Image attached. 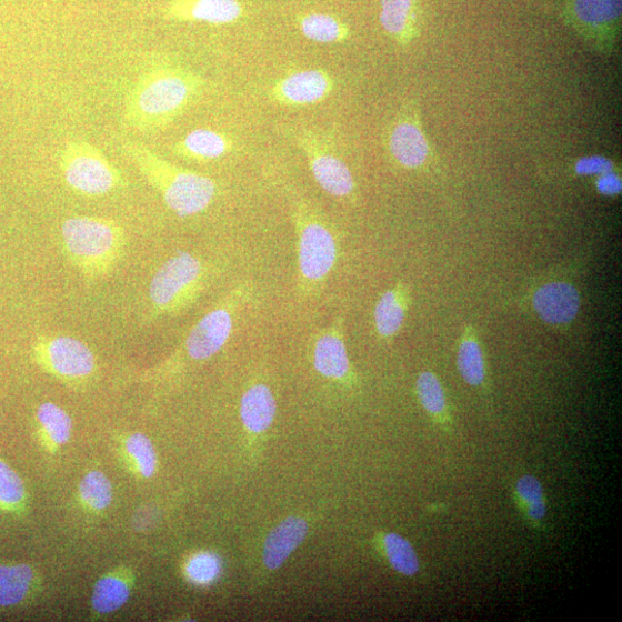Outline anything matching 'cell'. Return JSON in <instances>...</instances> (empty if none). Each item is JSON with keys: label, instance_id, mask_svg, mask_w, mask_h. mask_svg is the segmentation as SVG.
<instances>
[{"label": "cell", "instance_id": "cell-7", "mask_svg": "<svg viewBox=\"0 0 622 622\" xmlns=\"http://www.w3.org/2000/svg\"><path fill=\"white\" fill-rule=\"evenodd\" d=\"M36 361L60 379L84 380L97 369V358L78 338L43 334L31 348Z\"/></svg>", "mask_w": 622, "mask_h": 622}, {"label": "cell", "instance_id": "cell-23", "mask_svg": "<svg viewBox=\"0 0 622 622\" xmlns=\"http://www.w3.org/2000/svg\"><path fill=\"white\" fill-rule=\"evenodd\" d=\"M417 392L423 409L431 417L441 422L449 420L445 391L435 373L421 372L417 381Z\"/></svg>", "mask_w": 622, "mask_h": 622}, {"label": "cell", "instance_id": "cell-9", "mask_svg": "<svg viewBox=\"0 0 622 622\" xmlns=\"http://www.w3.org/2000/svg\"><path fill=\"white\" fill-rule=\"evenodd\" d=\"M298 142L321 189L332 198L351 199L355 181L347 163L311 134H300Z\"/></svg>", "mask_w": 622, "mask_h": 622}, {"label": "cell", "instance_id": "cell-29", "mask_svg": "<svg viewBox=\"0 0 622 622\" xmlns=\"http://www.w3.org/2000/svg\"><path fill=\"white\" fill-rule=\"evenodd\" d=\"M24 485L6 462L0 461V505L13 508L24 500Z\"/></svg>", "mask_w": 622, "mask_h": 622}, {"label": "cell", "instance_id": "cell-6", "mask_svg": "<svg viewBox=\"0 0 622 622\" xmlns=\"http://www.w3.org/2000/svg\"><path fill=\"white\" fill-rule=\"evenodd\" d=\"M59 164L70 189L83 197H106L127 185L102 150L84 140L69 141L60 151Z\"/></svg>", "mask_w": 622, "mask_h": 622}, {"label": "cell", "instance_id": "cell-16", "mask_svg": "<svg viewBox=\"0 0 622 622\" xmlns=\"http://www.w3.org/2000/svg\"><path fill=\"white\" fill-rule=\"evenodd\" d=\"M308 533L307 522L297 516H291L277 525L264 543L263 560L265 566L278 570L287 559L302 544Z\"/></svg>", "mask_w": 622, "mask_h": 622}, {"label": "cell", "instance_id": "cell-26", "mask_svg": "<svg viewBox=\"0 0 622 622\" xmlns=\"http://www.w3.org/2000/svg\"><path fill=\"white\" fill-rule=\"evenodd\" d=\"M37 418L49 438L59 445L67 444L71 439L72 420L70 415L57 407L56 403H42L38 410Z\"/></svg>", "mask_w": 622, "mask_h": 622}, {"label": "cell", "instance_id": "cell-12", "mask_svg": "<svg viewBox=\"0 0 622 622\" xmlns=\"http://www.w3.org/2000/svg\"><path fill=\"white\" fill-rule=\"evenodd\" d=\"M533 307L540 319L546 324L569 325L580 313V292L571 283L550 282L535 290Z\"/></svg>", "mask_w": 622, "mask_h": 622}, {"label": "cell", "instance_id": "cell-13", "mask_svg": "<svg viewBox=\"0 0 622 622\" xmlns=\"http://www.w3.org/2000/svg\"><path fill=\"white\" fill-rule=\"evenodd\" d=\"M165 16L174 21L228 24L243 16L238 0H173Z\"/></svg>", "mask_w": 622, "mask_h": 622}, {"label": "cell", "instance_id": "cell-28", "mask_svg": "<svg viewBox=\"0 0 622 622\" xmlns=\"http://www.w3.org/2000/svg\"><path fill=\"white\" fill-rule=\"evenodd\" d=\"M127 449L138 464L141 475L146 479L151 478L158 464V455L147 435L134 433L128 440Z\"/></svg>", "mask_w": 622, "mask_h": 622}, {"label": "cell", "instance_id": "cell-33", "mask_svg": "<svg viewBox=\"0 0 622 622\" xmlns=\"http://www.w3.org/2000/svg\"><path fill=\"white\" fill-rule=\"evenodd\" d=\"M598 191L605 197H616L621 193L622 181L620 175L615 172L604 173L599 175L596 181Z\"/></svg>", "mask_w": 622, "mask_h": 622}, {"label": "cell", "instance_id": "cell-32", "mask_svg": "<svg viewBox=\"0 0 622 622\" xmlns=\"http://www.w3.org/2000/svg\"><path fill=\"white\" fill-rule=\"evenodd\" d=\"M614 164L603 156H590L581 159L575 165L579 175H602L614 171Z\"/></svg>", "mask_w": 622, "mask_h": 622}, {"label": "cell", "instance_id": "cell-2", "mask_svg": "<svg viewBox=\"0 0 622 622\" xmlns=\"http://www.w3.org/2000/svg\"><path fill=\"white\" fill-rule=\"evenodd\" d=\"M124 152L142 177L180 218L205 211L217 194L213 179L179 168L139 142H128Z\"/></svg>", "mask_w": 622, "mask_h": 622}, {"label": "cell", "instance_id": "cell-17", "mask_svg": "<svg viewBox=\"0 0 622 622\" xmlns=\"http://www.w3.org/2000/svg\"><path fill=\"white\" fill-rule=\"evenodd\" d=\"M231 150L232 141L227 136L207 129L190 132L173 147L180 158L195 162L220 160Z\"/></svg>", "mask_w": 622, "mask_h": 622}, {"label": "cell", "instance_id": "cell-1", "mask_svg": "<svg viewBox=\"0 0 622 622\" xmlns=\"http://www.w3.org/2000/svg\"><path fill=\"white\" fill-rule=\"evenodd\" d=\"M204 86L200 76L182 67L154 66L129 91L124 119L137 131H161L201 97Z\"/></svg>", "mask_w": 622, "mask_h": 622}, {"label": "cell", "instance_id": "cell-10", "mask_svg": "<svg viewBox=\"0 0 622 622\" xmlns=\"http://www.w3.org/2000/svg\"><path fill=\"white\" fill-rule=\"evenodd\" d=\"M313 363L317 371L325 379L347 381L352 373V365L347 347L345 321L341 315L318 331L313 339Z\"/></svg>", "mask_w": 622, "mask_h": 622}, {"label": "cell", "instance_id": "cell-25", "mask_svg": "<svg viewBox=\"0 0 622 622\" xmlns=\"http://www.w3.org/2000/svg\"><path fill=\"white\" fill-rule=\"evenodd\" d=\"M384 549L392 569L407 576H413L420 571V562L412 544L398 534L384 538Z\"/></svg>", "mask_w": 622, "mask_h": 622}, {"label": "cell", "instance_id": "cell-4", "mask_svg": "<svg viewBox=\"0 0 622 622\" xmlns=\"http://www.w3.org/2000/svg\"><path fill=\"white\" fill-rule=\"evenodd\" d=\"M297 233L298 277L300 298H311L322 291L339 259V244L321 214L304 202L293 210Z\"/></svg>", "mask_w": 622, "mask_h": 622}, {"label": "cell", "instance_id": "cell-8", "mask_svg": "<svg viewBox=\"0 0 622 622\" xmlns=\"http://www.w3.org/2000/svg\"><path fill=\"white\" fill-rule=\"evenodd\" d=\"M622 0H566L562 13L580 36L610 49L619 34Z\"/></svg>", "mask_w": 622, "mask_h": 622}, {"label": "cell", "instance_id": "cell-30", "mask_svg": "<svg viewBox=\"0 0 622 622\" xmlns=\"http://www.w3.org/2000/svg\"><path fill=\"white\" fill-rule=\"evenodd\" d=\"M185 571L193 582L207 584L212 582L218 574H220V560L213 554H198L191 560L189 565H187Z\"/></svg>", "mask_w": 622, "mask_h": 622}, {"label": "cell", "instance_id": "cell-18", "mask_svg": "<svg viewBox=\"0 0 622 622\" xmlns=\"http://www.w3.org/2000/svg\"><path fill=\"white\" fill-rule=\"evenodd\" d=\"M277 412L274 397L265 384H255L249 388L240 407L241 420L247 430L261 433L270 428Z\"/></svg>", "mask_w": 622, "mask_h": 622}, {"label": "cell", "instance_id": "cell-27", "mask_svg": "<svg viewBox=\"0 0 622 622\" xmlns=\"http://www.w3.org/2000/svg\"><path fill=\"white\" fill-rule=\"evenodd\" d=\"M82 501L93 510H106L112 502V486L101 472H91L80 484Z\"/></svg>", "mask_w": 622, "mask_h": 622}, {"label": "cell", "instance_id": "cell-31", "mask_svg": "<svg viewBox=\"0 0 622 622\" xmlns=\"http://www.w3.org/2000/svg\"><path fill=\"white\" fill-rule=\"evenodd\" d=\"M516 495L524 505H529L544 500V489L536 478L525 475L516 483Z\"/></svg>", "mask_w": 622, "mask_h": 622}, {"label": "cell", "instance_id": "cell-34", "mask_svg": "<svg viewBox=\"0 0 622 622\" xmlns=\"http://www.w3.org/2000/svg\"><path fill=\"white\" fill-rule=\"evenodd\" d=\"M525 513L529 519L534 522H540L546 515V504L543 501L525 505Z\"/></svg>", "mask_w": 622, "mask_h": 622}, {"label": "cell", "instance_id": "cell-11", "mask_svg": "<svg viewBox=\"0 0 622 622\" xmlns=\"http://www.w3.org/2000/svg\"><path fill=\"white\" fill-rule=\"evenodd\" d=\"M334 89L333 78L322 70H303L280 79L270 98L282 106L303 107L324 101Z\"/></svg>", "mask_w": 622, "mask_h": 622}, {"label": "cell", "instance_id": "cell-21", "mask_svg": "<svg viewBox=\"0 0 622 622\" xmlns=\"http://www.w3.org/2000/svg\"><path fill=\"white\" fill-rule=\"evenodd\" d=\"M299 27L305 39L317 43H341L351 36L344 22L324 13H309L301 17Z\"/></svg>", "mask_w": 622, "mask_h": 622}, {"label": "cell", "instance_id": "cell-19", "mask_svg": "<svg viewBox=\"0 0 622 622\" xmlns=\"http://www.w3.org/2000/svg\"><path fill=\"white\" fill-rule=\"evenodd\" d=\"M458 369L463 381L475 388L484 385L486 364L478 331L472 324L464 328L459 341Z\"/></svg>", "mask_w": 622, "mask_h": 622}, {"label": "cell", "instance_id": "cell-3", "mask_svg": "<svg viewBox=\"0 0 622 622\" xmlns=\"http://www.w3.org/2000/svg\"><path fill=\"white\" fill-rule=\"evenodd\" d=\"M62 249L70 263L90 282L109 275L128 244L124 229L101 217L77 215L61 225Z\"/></svg>", "mask_w": 622, "mask_h": 622}, {"label": "cell", "instance_id": "cell-24", "mask_svg": "<svg viewBox=\"0 0 622 622\" xmlns=\"http://www.w3.org/2000/svg\"><path fill=\"white\" fill-rule=\"evenodd\" d=\"M130 598V589L122 580L108 576L100 580L92 594V606L102 614L119 610Z\"/></svg>", "mask_w": 622, "mask_h": 622}, {"label": "cell", "instance_id": "cell-22", "mask_svg": "<svg viewBox=\"0 0 622 622\" xmlns=\"http://www.w3.org/2000/svg\"><path fill=\"white\" fill-rule=\"evenodd\" d=\"M34 573L27 565H0V606L21 603L28 594Z\"/></svg>", "mask_w": 622, "mask_h": 622}, {"label": "cell", "instance_id": "cell-14", "mask_svg": "<svg viewBox=\"0 0 622 622\" xmlns=\"http://www.w3.org/2000/svg\"><path fill=\"white\" fill-rule=\"evenodd\" d=\"M390 152L403 168H422L429 158V144L419 124L412 119H401L389 138Z\"/></svg>", "mask_w": 622, "mask_h": 622}, {"label": "cell", "instance_id": "cell-20", "mask_svg": "<svg viewBox=\"0 0 622 622\" xmlns=\"http://www.w3.org/2000/svg\"><path fill=\"white\" fill-rule=\"evenodd\" d=\"M381 23L387 33L400 43L410 42L417 33V0H382Z\"/></svg>", "mask_w": 622, "mask_h": 622}, {"label": "cell", "instance_id": "cell-15", "mask_svg": "<svg viewBox=\"0 0 622 622\" xmlns=\"http://www.w3.org/2000/svg\"><path fill=\"white\" fill-rule=\"evenodd\" d=\"M411 302V289L402 282L382 294L373 311V322L382 340L390 341L398 335L407 322Z\"/></svg>", "mask_w": 622, "mask_h": 622}, {"label": "cell", "instance_id": "cell-5", "mask_svg": "<svg viewBox=\"0 0 622 622\" xmlns=\"http://www.w3.org/2000/svg\"><path fill=\"white\" fill-rule=\"evenodd\" d=\"M209 277L204 261L191 253L182 252L169 259L151 279L150 317H171L189 308L205 290Z\"/></svg>", "mask_w": 622, "mask_h": 622}]
</instances>
